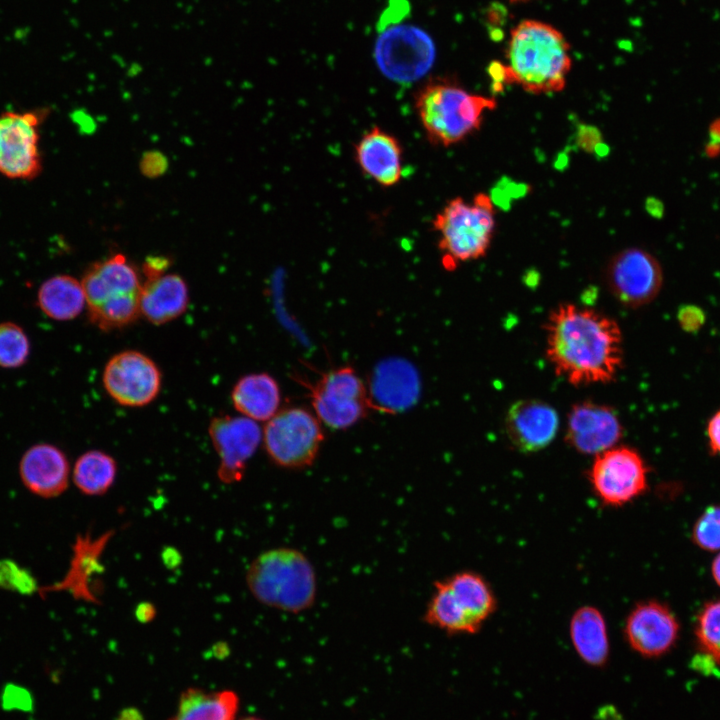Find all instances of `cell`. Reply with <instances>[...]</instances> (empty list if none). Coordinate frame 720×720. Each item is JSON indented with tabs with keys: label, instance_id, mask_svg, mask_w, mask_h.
Here are the masks:
<instances>
[{
	"label": "cell",
	"instance_id": "cell-1",
	"mask_svg": "<svg viewBox=\"0 0 720 720\" xmlns=\"http://www.w3.org/2000/svg\"><path fill=\"white\" fill-rule=\"evenodd\" d=\"M546 357L555 373L574 386L609 383L623 364L618 323L593 308L565 303L545 323Z\"/></svg>",
	"mask_w": 720,
	"mask_h": 720
},
{
	"label": "cell",
	"instance_id": "cell-2",
	"mask_svg": "<svg viewBox=\"0 0 720 720\" xmlns=\"http://www.w3.org/2000/svg\"><path fill=\"white\" fill-rule=\"evenodd\" d=\"M502 64L505 84H516L531 94L564 89L572 67L570 46L554 26L523 20L511 31Z\"/></svg>",
	"mask_w": 720,
	"mask_h": 720
},
{
	"label": "cell",
	"instance_id": "cell-3",
	"mask_svg": "<svg viewBox=\"0 0 720 720\" xmlns=\"http://www.w3.org/2000/svg\"><path fill=\"white\" fill-rule=\"evenodd\" d=\"M246 584L261 604L286 613L310 609L317 596V577L310 559L292 547L260 553L249 565Z\"/></svg>",
	"mask_w": 720,
	"mask_h": 720
},
{
	"label": "cell",
	"instance_id": "cell-4",
	"mask_svg": "<svg viewBox=\"0 0 720 720\" xmlns=\"http://www.w3.org/2000/svg\"><path fill=\"white\" fill-rule=\"evenodd\" d=\"M494 98L473 94L447 79L426 83L416 94L415 108L431 144L449 147L477 131Z\"/></svg>",
	"mask_w": 720,
	"mask_h": 720
},
{
	"label": "cell",
	"instance_id": "cell-5",
	"mask_svg": "<svg viewBox=\"0 0 720 720\" xmlns=\"http://www.w3.org/2000/svg\"><path fill=\"white\" fill-rule=\"evenodd\" d=\"M81 284L89 320L100 330L124 328L141 315L142 283L137 269L123 254L89 266Z\"/></svg>",
	"mask_w": 720,
	"mask_h": 720
},
{
	"label": "cell",
	"instance_id": "cell-6",
	"mask_svg": "<svg viewBox=\"0 0 720 720\" xmlns=\"http://www.w3.org/2000/svg\"><path fill=\"white\" fill-rule=\"evenodd\" d=\"M495 224L494 205L485 193L476 194L471 202L461 197L448 201L432 221L439 236L442 266L452 271L461 263L485 256Z\"/></svg>",
	"mask_w": 720,
	"mask_h": 720
},
{
	"label": "cell",
	"instance_id": "cell-7",
	"mask_svg": "<svg viewBox=\"0 0 720 720\" xmlns=\"http://www.w3.org/2000/svg\"><path fill=\"white\" fill-rule=\"evenodd\" d=\"M263 444L268 458L276 466L302 470L316 460L324 441L320 420L301 407L279 410L267 421Z\"/></svg>",
	"mask_w": 720,
	"mask_h": 720
},
{
	"label": "cell",
	"instance_id": "cell-8",
	"mask_svg": "<svg viewBox=\"0 0 720 720\" xmlns=\"http://www.w3.org/2000/svg\"><path fill=\"white\" fill-rule=\"evenodd\" d=\"M374 57L386 78L411 83L432 68L436 47L431 36L420 27L399 23L379 32Z\"/></svg>",
	"mask_w": 720,
	"mask_h": 720
},
{
	"label": "cell",
	"instance_id": "cell-9",
	"mask_svg": "<svg viewBox=\"0 0 720 720\" xmlns=\"http://www.w3.org/2000/svg\"><path fill=\"white\" fill-rule=\"evenodd\" d=\"M315 415L332 429H347L371 409L366 385L350 366L333 369L307 383Z\"/></svg>",
	"mask_w": 720,
	"mask_h": 720
},
{
	"label": "cell",
	"instance_id": "cell-10",
	"mask_svg": "<svg viewBox=\"0 0 720 720\" xmlns=\"http://www.w3.org/2000/svg\"><path fill=\"white\" fill-rule=\"evenodd\" d=\"M48 109L0 114V175L33 180L42 171L40 127Z\"/></svg>",
	"mask_w": 720,
	"mask_h": 720
},
{
	"label": "cell",
	"instance_id": "cell-11",
	"mask_svg": "<svg viewBox=\"0 0 720 720\" xmlns=\"http://www.w3.org/2000/svg\"><path fill=\"white\" fill-rule=\"evenodd\" d=\"M648 468L633 448L616 445L594 456L588 472L591 488L606 506H624L647 488Z\"/></svg>",
	"mask_w": 720,
	"mask_h": 720
},
{
	"label": "cell",
	"instance_id": "cell-12",
	"mask_svg": "<svg viewBox=\"0 0 720 720\" xmlns=\"http://www.w3.org/2000/svg\"><path fill=\"white\" fill-rule=\"evenodd\" d=\"M605 274L611 294L629 308L649 304L657 297L663 283L659 262L641 248L619 251L610 259Z\"/></svg>",
	"mask_w": 720,
	"mask_h": 720
},
{
	"label": "cell",
	"instance_id": "cell-13",
	"mask_svg": "<svg viewBox=\"0 0 720 720\" xmlns=\"http://www.w3.org/2000/svg\"><path fill=\"white\" fill-rule=\"evenodd\" d=\"M102 380L106 392L115 402L126 407H142L158 396L162 375L147 355L126 350L109 359Z\"/></svg>",
	"mask_w": 720,
	"mask_h": 720
},
{
	"label": "cell",
	"instance_id": "cell-14",
	"mask_svg": "<svg viewBox=\"0 0 720 720\" xmlns=\"http://www.w3.org/2000/svg\"><path fill=\"white\" fill-rule=\"evenodd\" d=\"M208 433L219 456V480L225 484L241 481L262 438L259 425L245 416L225 415L211 420Z\"/></svg>",
	"mask_w": 720,
	"mask_h": 720
},
{
	"label": "cell",
	"instance_id": "cell-15",
	"mask_svg": "<svg viewBox=\"0 0 720 720\" xmlns=\"http://www.w3.org/2000/svg\"><path fill=\"white\" fill-rule=\"evenodd\" d=\"M622 436L620 418L608 405L583 401L568 413L565 441L581 454L595 456L618 445Z\"/></svg>",
	"mask_w": 720,
	"mask_h": 720
},
{
	"label": "cell",
	"instance_id": "cell-16",
	"mask_svg": "<svg viewBox=\"0 0 720 720\" xmlns=\"http://www.w3.org/2000/svg\"><path fill=\"white\" fill-rule=\"evenodd\" d=\"M679 623L665 604L643 601L635 605L625 620L624 635L639 655L656 658L666 654L677 641Z\"/></svg>",
	"mask_w": 720,
	"mask_h": 720
},
{
	"label": "cell",
	"instance_id": "cell-17",
	"mask_svg": "<svg viewBox=\"0 0 720 720\" xmlns=\"http://www.w3.org/2000/svg\"><path fill=\"white\" fill-rule=\"evenodd\" d=\"M559 428L556 410L536 399L514 402L506 412L504 429L511 445L520 452L533 453L546 448Z\"/></svg>",
	"mask_w": 720,
	"mask_h": 720
},
{
	"label": "cell",
	"instance_id": "cell-18",
	"mask_svg": "<svg viewBox=\"0 0 720 720\" xmlns=\"http://www.w3.org/2000/svg\"><path fill=\"white\" fill-rule=\"evenodd\" d=\"M19 474L24 486L33 494L52 498L67 489L70 465L61 449L39 443L24 452L19 462Z\"/></svg>",
	"mask_w": 720,
	"mask_h": 720
},
{
	"label": "cell",
	"instance_id": "cell-19",
	"mask_svg": "<svg viewBox=\"0 0 720 720\" xmlns=\"http://www.w3.org/2000/svg\"><path fill=\"white\" fill-rule=\"evenodd\" d=\"M354 158L362 173L382 187H393L402 178V146L378 126L362 135L354 147Z\"/></svg>",
	"mask_w": 720,
	"mask_h": 720
},
{
	"label": "cell",
	"instance_id": "cell-20",
	"mask_svg": "<svg viewBox=\"0 0 720 720\" xmlns=\"http://www.w3.org/2000/svg\"><path fill=\"white\" fill-rule=\"evenodd\" d=\"M415 369L403 360L382 362L374 371L368 390L371 409L395 413L411 406L418 394Z\"/></svg>",
	"mask_w": 720,
	"mask_h": 720
},
{
	"label": "cell",
	"instance_id": "cell-21",
	"mask_svg": "<svg viewBox=\"0 0 720 720\" xmlns=\"http://www.w3.org/2000/svg\"><path fill=\"white\" fill-rule=\"evenodd\" d=\"M189 303L185 280L178 274H162L146 279L140 295V312L154 325L168 323L181 316Z\"/></svg>",
	"mask_w": 720,
	"mask_h": 720
},
{
	"label": "cell",
	"instance_id": "cell-22",
	"mask_svg": "<svg viewBox=\"0 0 720 720\" xmlns=\"http://www.w3.org/2000/svg\"><path fill=\"white\" fill-rule=\"evenodd\" d=\"M572 645L581 660L601 668L608 662L610 645L605 618L594 606H582L572 615L569 624Z\"/></svg>",
	"mask_w": 720,
	"mask_h": 720
},
{
	"label": "cell",
	"instance_id": "cell-23",
	"mask_svg": "<svg viewBox=\"0 0 720 720\" xmlns=\"http://www.w3.org/2000/svg\"><path fill=\"white\" fill-rule=\"evenodd\" d=\"M234 408L254 421H268L278 411L281 392L277 381L268 373H252L241 377L233 386Z\"/></svg>",
	"mask_w": 720,
	"mask_h": 720
},
{
	"label": "cell",
	"instance_id": "cell-24",
	"mask_svg": "<svg viewBox=\"0 0 720 720\" xmlns=\"http://www.w3.org/2000/svg\"><path fill=\"white\" fill-rule=\"evenodd\" d=\"M425 623L448 634H474L480 626L443 578L434 582L423 615Z\"/></svg>",
	"mask_w": 720,
	"mask_h": 720
},
{
	"label": "cell",
	"instance_id": "cell-25",
	"mask_svg": "<svg viewBox=\"0 0 720 720\" xmlns=\"http://www.w3.org/2000/svg\"><path fill=\"white\" fill-rule=\"evenodd\" d=\"M36 304L52 320L76 318L86 304L81 281L62 274L45 280L38 289Z\"/></svg>",
	"mask_w": 720,
	"mask_h": 720
},
{
	"label": "cell",
	"instance_id": "cell-26",
	"mask_svg": "<svg viewBox=\"0 0 720 720\" xmlns=\"http://www.w3.org/2000/svg\"><path fill=\"white\" fill-rule=\"evenodd\" d=\"M107 540L108 536L101 537L96 541H91L90 537H78L74 545L71 566L66 576L56 585L39 588V593L48 594L66 590L76 598L87 601L95 600L96 598L89 588V579L98 566V557Z\"/></svg>",
	"mask_w": 720,
	"mask_h": 720
},
{
	"label": "cell",
	"instance_id": "cell-27",
	"mask_svg": "<svg viewBox=\"0 0 720 720\" xmlns=\"http://www.w3.org/2000/svg\"><path fill=\"white\" fill-rule=\"evenodd\" d=\"M238 696L231 690L190 688L181 695L176 713L168 720H234Z\"/></svg>",
	"mask_w": 720,
	"mask_h": 720
},
{
	"label": "cell",
	"instance_id": "cell-28",
	"mask_svg": "<svg viewBox=\"0 0 720 720\" xmlns=\"http://www.w3.org/2000/svg\"><path fill=\"white\" fill-rule=\"evenodd\" d=\"M444 579L474 620L483 626L497 607L495 594L487 580L470 570L456 572Z\"/></svg>",
	"mask_w": 720,
	"mask_h": 720
},
{
	"label": "cell",
	"instance_id": "cell-29",
	"mask_svg": "<svg viewBox=\"0 0 720 720\" xmlns=\"http://www.w3.org/2000/svg\"><path fill=\"white\" fill-rule=\"evenodd\" d=\"M117 463L101 450H89L80 455L73 467V482L85 495H104L114 484Z\"/></svg>",
	"mask_w": 720,
	"mask_h": 720
},
{
	"label": "cell",
	"instance_id": "cell-30",
	"mask_svg": "<svg viewBox=\"0 0 720 720\" xmlns=\"http://www.w3.org/2000/svg\"><path fill=\"white\" fill-rule=\"evenodd\" d=\"M30 354V341L21 326L14 322L0 323V368L23 366Z\"/></svg>",
	"mask_w": 720,
	"mask_h": 720
},
{
	"label": "cell",
	"instance_id": "cell-31",
	"mask_svg": "<svg viewBox=\"0 0 720 720\" xmlns=\"http://www.w3.org/2000/svg\"><path fill=\"white\" fill-rule=\"evenodd\" d=\"M695 634L703 654L720 663V600L707 603L696 621Z\"/></svg>",
	"mask_w": 720,
	"mask_h": 720
},
{
	"label": "cell",
	"instance_id": "cell-32",
	"mask_svg": "<svg viewBox=\"0 0 720 720\" xmlns=\"http://www.w3.org/2000/svg\"><path fill=\"white\" fill-rule=\"evenodd\" d=\"M694 543L706 551L720 550V506L708 507L697 519L692 532Z\"/></svg>",
	"mask_w": 720,
	"mask_h": 720
},
{
	"label": "cell",
	"instance_id": "cell-33",
	"mask_svg": "<svg viewBox=\"0 0 720 720\" xmlns=\"http://www.w3.org/2000/svg\"><path fill=\"white\" fill-rule=\"evenodd\" d=\"M0 588L29 595L39 590L32 573L10 559L0 560Z\"/></svg>",
	"mask_w": 720,
	"mask_h": 720
},
{
	"label": "cell",
	"instance_id": "cell-34",
	"mask_svg": "<svg viewBox=\"0 0 720 720\" xmlns=\"http://www.w3.org/2000/svg\"><path fill=\"white\" fill-rule=\"evenodd\" d=\"M409 5L405 0H392L389 6L383 11L378 22L379 32L385 28L399 24L405 15L408 14Z\"/></svg>",
	"mask_w": 720,
	"mask_h": 720
},
{
	"label": "cell",
	"instance_id": "cell-35",
	"mask_svg": "<svg viewBox=\"0 0 720 720\" xmlns=\"http://www.w3.org/2000/svg\"><path fill=\"white\" fill-rule=\"evenodd\" d=\"M168 162L166 157L160 152H147L143 155L140 162L142 173L148 177L161 175L167 168Z\"/></svg>",
	"mask_w": 720,
	"mask_h": 720
},
{
	"label": "cell",
	"instance_id": "cell-36",
	"mask_svg": "<svg viewBox=\"0 0 720 720\" xmlns=\"http://www.w3.org/2000/svg\"><path fill=\"white\" fill-rule=\"evenodd\" d=\"M678 320L683 329L695 331L703 324L704 313L695 306H685L679 311Z\"/></svg>",
	"mask_w": 720,
	"mask_h": 720
},
{
	"label": "cell",
	"instance_id": "cell-37",
	"mask_svg": "<svg viewBox=\"0 0 720 720\" xmlns=\"http://www.w3.org/2000/svg\"><path fill=\"white\" fill-rule=\"evenodd\" d=\"M600 136V132L597 128L583 125L578 130L577 142L582 149L587 152H591L600 144Z\"/></svg>",
	"mask_w": 720,
	"mask_h": 720
},
{
	"label": "cell",
	"instance_id": "cell-38",
	"mask_svg": "<svg viewBox=\"0 0 720 720\" xmlns=\"http://www.w3.org/2000/svg\"><path fill=\"white\" fill-rule=\"evenodd\" d=\"M169 267V259L163 256L147 258L143 264V274L146 279H151L164 274Z\"/></svg>",
	"mask_w": 720,
	"mask_h": 720
},
{
	"label": "cell",
	"instance_id": "cell-39",
	"mask_svg": "<svg viewBox=\"0 0 720 720\" xmlns=\"http://www.w3.org/2000/svg\"><path fill=\"white\" fill-rule=\"evenodd\" d=\"M707 437L711 452L720 455V410L708 422Z\"/></svg>",
	"mask_w": 720,
	"mask_h": 720
},
{
	"label": "cell",
	"instance_id": "cell-40",
	"mask_svg": "<svg viewBox=\"0 0 720 720\" xmlns=\"http://www.w3.org/2000/svg\"><path fill=\"white\" fill-rule=\"evenodd\" d=\"M710 141L720 144V118L713 120L709 126Z\"/></svg>",
	"mask_w": 720,
	"mask_h": 720
},
{
	"label": "cell",
	"instance_id": "cell-41",
	"mask_svg": "<svg viewBox=\"0 0 720 720\" xmlns=\"http://www.w3.org/2000/svg\"><path fill=\"white\" fill-rule=\"evenodd\" d=\"M705 154L710 158L719 156L720 155V144L709 141L707 143V145L705 146Z\"/></svg>",
	"mask_w": 720,
	"mask_h": 720
},
{
	"label": "cell",
	"instance_id": "cell-42",
	"mask_svg": "<svg viewBox=\"0 0 720 720\" xmlns=\"http://www.w3.org/2000/svg\"><path fill=\"white\" fill-rule=\"evenodd\" d=\"M711 571L714 581L720 586V553L715 557Z\"/></svg>",
	"mask_w": 720,
	"mask_h": 720
},
{
	"label": "cell",
	"instance_id": "cell-43",
	"mask_svg": "<svg viewBox=\"0 0 720 720\" xmlns=\"http://www.w3.org/2000/svg\"><path fill=\"white\" fill-rule=\"evenodd\" d=\"M241 720H262V719H259V718H256V717H246V718H243V719H241Z\"/></svg>",
	"mask_w": 720,
	"mask_h": 720
},
{
	"label": "cell",
	"instance_id": "cell-44",
	"mask_svg": "<svg viewBox=\"0 0 720 720\" xmlns=\"http://www.w3.org/2000/svg\"><path fill=\"white\" fill-rule=\"evenodd\" d=\"M510 1L511 2H523V1H528V0H510Z\"/></svg>",
	"mask_w": 720,
	"mask_h": 720
}]
</instances>
